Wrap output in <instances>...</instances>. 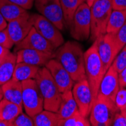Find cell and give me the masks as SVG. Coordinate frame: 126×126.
Instances as JSON below:
<instances>
[{"mask_svg":"<svg viewBox=\"0 0 126 126\" xmlns=\"http://www.w3.org/2000/svg\"><path fill=\"white\" fill-rule=\"evenodd\" d=\"M58 48L54 53V58L61 63L74 82L86 78L85 57L81 45L76 42L69 41Z\"/></svg>","mask_w":126,"mask_h":126,"instance_id":"obj_1","label":"cell"},{"mask_svg":"<svg viewBox=\"0 0 126 126\" xmlns=\"http://www.w3.org/2000/svg\"><path fill=\"white\" fill-rule=\"evenodd\" d=\"M84 57L85 75L92 93L94 104L97 97L101 80L106 73L104 65L99 57L95 41L93 45L84 52Z\"/></svg>","mask_w":126,"mask_h":126,"instance_id":"obj_2","label":"cell"},{"mask_svg":"<svg viewBox=\"0 0 126 126\" xmlns=\"http://www.w3.org/2000/svg\"><path fill=\"white\" fill-rule=\"evenodd\" d=\"M35 80L43 97L44 110L57 112L61 101V93L48 69L40 67Z\"/></svg>","mask_w":126,"mask_h":126,"instance_id":"obj_3","label":"cell"},{"mask_svg":"<svg viewBox=\"0 0 126 126\" xmlns=\"http://www.w3.org/2000/svg\"><path fill=\"white\" fill-rule=\"evenodd\" d=\"M91 10V39L95 40L106 32V28L112 7L111 0H95Z\"/></svg>","mask_w":126,"mask_h":126,"instance_id":"obj_4","label":"cell"},{"mask_svg":"<svg viewBox=\"0 0 126 126\" xmlns=\"http://www.w3.org/2000/svg\"><path fill=\"white\" fill-rule=\"evenodd\" d=\"M115 103L97 95L90 112V123L93 126H110L118 112Z\"/></svg>","mask_w":126,"mask_h":126,"instance_id":"obj_5","label":"cell"},{"mask_svg":"<svg viewBox=\"0 0 126 126\" xmlns=\"http://www.w3.org/2000/svg\"><path fill=\"white\" fill-rule=\"evenodd\" d=\"M22 104L25 112L31 117L44 110V100L35 79L22 82Z\"/></svg>","mask_w":126,"mask_h":126,"instance_id":"obj_6","label":"cell"},{"mask_svg":"<svg viewBox=\"0 0 126 126\" xmlns=\"http://www.w3.org/2000/svg\"><path fill=\"white\" fill-rule=\"evenodd\" d=\"M70 28L71 36L76 40L85 41L91 36V10L85 2L76 10Z\"/></svg>","mask_w":126,"mask_h":126,"instance_id":"obj_7","label":"cell"},{"mask_svg":"<svg viewBox=\"0 0 126 126\" xmlns=\"http://www.w3.org/2000/svg\"><path fill=\"white\" fill-rule=\"evenodd\" d=\"M32 27L41 35L58 48L64 43V39L61 30L51 21L40 14H33L30 17Z\"/></svg>","mask_w":126,"mask_h":126,"instance_id":"obj_8","label":"cell"},{"mask_svg":"<svg viewBox=\"0 0 126 126\" xmlns=\"http://www.w3.org/2000/svg\"><path fill=\"white\" fill-rule=\"evenodd\" d=\"M34 4L41 15L51 21L60 30L64 29L63 11L59 0H34Z\"/></svg>","mask_w":126,"mask_h":126,"instance_id":"obj_9","label":"cell"},{"mask_svg":"<svg viewBox=\"0 0 126 126\" xmlns=\"http://www.w3.org/2000/svg\"><path fill=\"white\" fill-rule=\"evenodd\" d=\"M72 92L79 111L82 116L88 118L93 105V98L87 78L76 82L72 88Z\"/></svg>","mask_w":126,"mask_h":126,"instance_id":"obj_10","label":"cell"},{"mask_svg":"<svg viewBox=\"0 0 126 126\" xmlns=\"http://www.w3.org/2000/svg\"><path fill=\"white\" fill-rule=\"evenodd\" d=\"M24 48L35 49L48 54H54L56 50L54 45L46 39H45L33 27L27 36L15 45L14 51L16 52L18 50Z\"/></svg>","mask_w":126,"mask_h":126,"instance_id":"obj_11","label":"cell"},{"mask_svg":"<svg viewBox=\"0 0 126 126\" xmlns=\"http://www.w3.org/2000/svg\"><path fill=\"white\" fill-rule=\"evenodd\" d=\"M94 41L96 42L99 57L107 72L117 54L114 42V35L105 33L100 36Z\"/></svg>","mask_w":126,"mask_h":126,"instance_id":"obj_12","label":"cell"},{"mask_svg":"<svg viewBox=\"0 0 126 126\" xmlns=\"http://www.w3.org/2000/svg\"><path fill=\"white\" fill-rule=\"evenodd\" d=\"M45 66L48 69L61 93L72 90L75 83L74 80L59 61L52 58Z\"/></svg>","mask_w":126,"mask_h":126,"instance_id":"obj_13","label":"cell"},{"mask_svg":"<svg viewBox=\"0 0 126 126\" xmlns=\"http://www.w3.org/2000/svg\"><path fill=\"white\" fill-rule=\"evenodd\" d=\"M15 54H16L17 63H25L39 67L45 66V64L54 57V54H48L30 48L20 49L17 51Z\"/></svg>","mask_w":126,"mask_h":126,"instance_id":"obj_14","label":"cell"},{"mask_svg":"<svg viewBox=\"0 0 126 126\" xmlns=\"http://www.w3.org/2000/svg\"><path fill=\"white\" fill-rule=\"evenodd\" d=\"M30 17V15L28 14L8 22L6 30L15 45L24 39L32 28Z\"/></svg>","mask_w":126,"mask_h":126,"instance_id":"obj_15","label":"cell"},{"mask_svg":"<svg viewBox=\"0 0 126 126\" xmlns=\"http://www.w3.org/2000/svg\"><path fill=\"white\" fill-rule=\"evenodd\" d=\"M119 88L118 73L110 66L101 80L97 95L103 96L115 103V97Z\"/></svg>","mask_w":126,"mask_h":126,"instance_id":"obj_16","label":"cell"},{"mask_svg":"<svg viewBox=\"0 0 126 126\" xmlns=\"http://www.w3.org/2000/svg\"><path fill=\"white\" fill-rule=\"evenodd\" d=\"M3 98L23 107L22 104V82L10 79L2 86Z\"/></svg>","mask_w":126,"mask_h":126,"instance_id":"obj_17","label":"cell"},{"mask_svg":"<svg viewBox=\"0 0 126 126\" xmlns=\"http://www.w3.org/2000/svg\"><path fill=\"white\" fill-rule=\"evenodd\" d=\"M78 110L76 102L73 97L72 90L61 93V101L58 112L62 119H65L72 116Z\"/></svg>","mask_w":126,"mask_h":126,"instance_id":"obj_18","label":"cell"},{"mask_svg":"<svg viewBox=\"0 0 126 126\" xmlns=\"http://www.w3.org/2000/svg\"><path fill=\"white\" fill-rule=\"evenodd\" d=\"M39 68V66L25 63H16L11 79L21 82L28 79H35Z\"/></svg>","mask_w":126,"mask_h":126,"instance_id":"obj_19","label":"cell"},{"mask_svg":"<svg viewBox=\"0 0 126 126\" xmlns=\"http://www.w3.org/2000/svg\"><path fill=\"white\" fill-rule=\"evenodd\" d=\"M0 13L7 22L29 14L27 10L22 8L9 0H0Z\"/></svg>","mask_w":126,"mask_h":126,"instance_id":"obj_20","label":"cell"},{"mask_svg":"<svg viewBox=\"0 0 126 126\" xmlns=\"http://www.w3.org/2000/svg\"><path fill=\"white\" fill-rule=\"evenodd\" d=\"M23 112V107L11 102L5 98L0 102V119L11 123Z\"/></svg>","mask_w":126,"mask_h":126,"instance_id":"obj_21","label":"cell"},{"mask_svg":"<svg viewBox=\"0 0 126 126\" xmlns=\"http://www.w3.org/2000/svg\"><path fill=\"white\" fill-rule=\"evenodd\" d=\"M32 118L35 126H58L62 119L58 112L46 110H42Z\"/></svg>","mask_w":126,"mask_h":126,"instance_id":"obj_22","label":"cell"},{"mask_svg":"<svg viewBox=\"0 0 126 126\" xmlns=\"http://www.w3.org/2000/svg\"><path fill=\"white\" fill-rule=\"evenodd\" d=\"M125 20H126V9L125 10L112 9L107 22L106 32L115 35L122 27V26L124 24Z\"/></svg>","mask_w":126,"mask_h":126,"instance_id":"obj_23","label":"cell"},{"mask_svg":"<svg viewBox=\"0 0 126 126\" xmlns=\"http://www.w3.org/2000/svg\"><path fill=\"white\" fill-rule=\"evenodd\" d=\"M16 63V54L10 52L0 65V86L11 79Z\"/></svg>","mask_w":126,"mask_h":126,"instance_id":"obj_24","label":"cell"},{"mask_svg":"<svg viewBox=\"0 0 126 126\" xmlns=\"http://www.w3.org/2000/svg\"><path fill=\"white\" fill-rule=\"evenodd\" d=\"M63 11L65 24L70 28L76 8L85 0H59Z\"/></svg>","mask_w":126,"mask_h":126,"instance_id":"obj_25","label":"cell"},{"mask_svg":"<svg viewBox=\"0 0 126 126\" xmlns=\"http://www.w3.org/2000/svg\"><path fill=\"white\" fill-rule=\"evenodd\" d=\"M91 123L89 120L81 112L77 110L72 116L65 119H61L58 126H90Z\"/></svg>","mask_w":126,"mask_h":126,"instance_id":"obj_26","label":"cell"},{"mask_svg":"<svg viewBox=\"0 0 126 126\" xmlns=\"http://www.w3.org/2000/svg\"><path fill=\"white\" fill-rule=\"evenodd\" d=\"M111 66L118 73L126 66V45L116 54Z\"/></svg>","mask_w":126,"mask_h":126,"instance_id":"obj_27","label":"cell"},{"mask_svg":"<svg viewBox=\"0 0 126 126\" xmlns=\"http://www.w3.org/2000/svg\"><path fill=\"white\" fill-rule=\"evenodd\" d=\"M114 42H115L116 53L118 54L126 45V20L116 34L114 35Z\"/></svg>","mask_w":126,"mask_h":126,"instance_id":"obj_28","label":"cell"},{"mask_svg":"<svg viewBox=\"0 0 126 126\" xmlns=\"http://www.w3.org/2000/svg\"><path fill=\"white\" fill-rule=\"evenodd\" d=\"M12 126H34V123L30 116L22 112L12 122Z\"/></svg>","mask_w":126,"mask_h":126,"instance_id":"obj_29","label":"cell"},{"mask_svg":"<svg viewBox=\"0 0 126 126\" xmlns=\"http://www.w3.org/2000/svg\"><path fill=\"white\" fill-rule=\"evenodd\" d=\"M126 104V88H119L115 97V105L119 111L124 109Z\"/></svg>","mask_w":126,"mask_h":126,"instance_id":"obj_30","label":"cell"},{"mask_svg":"<svg viewBox=\"0 0 126 126\" xmlns=\"http://www.w3.org/2000/svg\"><path fill=\"white\" fill-rule=\"evenodd\" d=\"M0 45L9 50L15 45V43L8 35L6 28L0 30Z\"/></svg>","mask_w":126,"mask_h":126,"instance_id":"obj_31","label":"cell"},{"mask_svg":"<svg viewBox=\"0 0 126 126\" xmlns=\"http://www.w3.org/2000/svg\"><path fill=\"white\" fill-rule=\"evenodd\" d=\"M113 126H126V116L118 111L114 116L112 125Z\"/></svg>","mask_w":126,"mask_h":126,"instance_id":"obj_32","label":"cell"},{"mask_svg":"<svg viewBox=\"0 0 126 126\" xmlns=\"http://www.w3.org/2000/svg\"><path fill=\"white\" fill-rule=\"evenodd\" d=\"M9 1L26 10L32 8L34 4V0H9Z\"/></svg>","mask_w":126,"mask_h":126,"instance_id":"obj_33","label":"cell"},{"mask_svg":"<svg viewBox=\"0 0 126 126\" xmlns=\"http://www.w3.org/2000/svg\"><path fill=\"white\" fill-rule=\"evenodd\" d=\"M112 9L125 10L126 9V0H111Z\"/></svg>","mask_w":126,"mask_h":126,"instance_id":"obj_34","label":"cell"},{"mask_svg":"<svg viewBox=\"0 0 126 126\" xmlns=\"http://www.w3.org/2000/svg\"><path fill=\"white\" fill-rule=\"evenodd\" d=\"M119 84L121 88H126V66L118 73Z\"/></svg>","mask_w":126,"mask_h":126,"instance_id":"obj_35","label":"cell"},{"mask_svg":"<svg viewBox=\"0 0 126 126\" xmlns=\"http://www.w3.org/2000/svg\"><path fill=\"white\" fill-rule=\"evenodd\" d=\"M7 24H8L7 20L2 15V14L0 13V30H5L7 27Z\"/></svg>","mask_w":126,"mask_h":126,"instance_id":"obj_36","label":"cell"},{"mask_svg":"<svg viewBox=\"0 0 126 126\" xmlns=\"http://www.w3.org/2000/svg\"><path fill=\"white\" fill-rule=\"evenodd\" d=\"M11 51L9 49H7L2 46L0 45V58H3V57H5L8 54H9Z\"/></svg>","mask_w":126,"mask_h":126,"instance_id":"obj_37","label":"cell"},{"mask_svg":"<svg viewBox=\"0 0 126 126\" xmlns=\"http://www.w3.org/2000/svg\"><path fill=\"white\" fill-rule=\"evenodd\" d=\"M0 126H12V125H11V123H10L7 121L0 119Z\"/></svg>","mask_w":126,"mask_h":126,"instance_id":"obj_38","label":"cell"},{"mask_svg":"<svg viewBox=\"0 0 126 126\" xmlns=\"http://www.w3.org/2000/svg\"><path fill=\"white\" fill-rule=\"evenodd\" d=\"M94 1H95V0H85V2L88 5L89 7H91V5L93 4V2H94Z\"/></svg>","mask_w":126,"mask_h":126,"instance_id":"obj_39","label":"cell"},{"mask_svg":"<svg viewBox=\"0 0 126 126\" xmlns=\"http://www.w3.org/2000/svg\"><path fill=\"white\" fill-rule=\"evenodd\" d=\"M3 99V93H2V87L0 86V102L2 101V100Z\"/></svg>","mask_w":126,"mask_h":126,"instance_id":"obj_40","label":"cell"},{"mask_svg":"<svg viewBox=\"0 0 126 126\" xmlns=\"http://www.w3.org/2000/svg\"><path fill=\"white\" fill-rule=\"evenodd\" d=\"M119 112H122L124 115H125L126 116V104H125V107H124V109L122 110H121V111H119Z\"/></svg>","mask_w":126,"mask_h":126,"instance_id":"obj_41","label":"cell"},{"mask_svg":"<svg viewBox=\"0 0 126 126\" xmlns=\"http://www.w3.org/2000/svg\"><path fill=\"white\" fill-rule=\"evenodd\" d=\"M8 54H7V55H8ZM7 55H6V56H7ZM6 56H5V57H3V58H0V65H1L2 63L4 61V60H5V58H6Z\"/></svg>","mask_w":126,"mask_h":126,"instance_id":"obj_42","label":"cell"}]
</instances>
